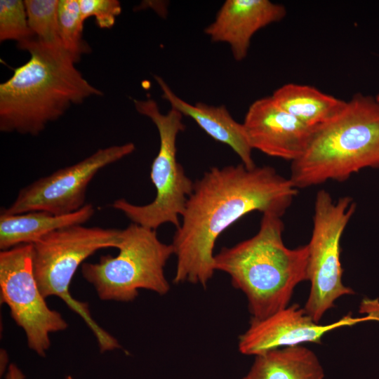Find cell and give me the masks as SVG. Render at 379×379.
I'll return each mask as SVG.
<instances>
[{
    "label": "cell",
    "instance_id": "obj_1",
    "mask_svg": "<svg viewBox=\"0 0 379 379\" xmlns=\"http://www.w3.org/2000/svg\"><path fill=\"white\" fill-rule=\"evenodd\" d=\"M298 193L289 178L270 166L210 168L194 182L173 237V282L206 288L215 272L213 251L219 236L252 212L282 217Z\"/></svg>",
    "mask_w": 379,
    "mask_h": 379
},
{
    "label": "cell",
    "instance_id": "obj_2",
    "mask_svg": "<svg viewBox=\"0 0 379 379\" xmlns=\"http://www.w3.org/2000/svg\"><path fill=\"white\" fill-rule=\"evenodd\" d=\"M29 60L0 84V131L38 135L72 105L102 92L91 85L60 46L36 37L18 44Z\"/></svg>",
    "mask_w": 379,
    "mask_h": 379
},
{
    "label": "cell",
    "instance_id": "obj_3",
    "mask_svg": "<svg viewBox=\"0 0 379 379\" xmlns=\"http://www.w3.org/2000/svg\"><path fill=\"white\" fill-rule=\"evenodd\" d=\"M281 216L265 213L258 232L214 256V268L242 291L251 319H262L288 306L295 288L307 281L308 248L286 246Z\"/></svg>",
    "mask_w": 379,
    "mask_h": 379
},
{
    "label": "cell",
    "instance_id": "obj_4",
    "mask_svg": "<svg viewBox=\"0 0 379 379\" xmlns=\"http://www.w3.org/2000/svg\"><path fill=\"white\" fill-rule=\"evenodd\" d=\"M379 166V102L355 95L334 118L317 127L304 153L291 162L297 189L342 182L367 167Z\"/></svg>",
    "mask_w": 379,
    "mask_h": 379
},
{
    "label": "cell",
    "instance_id": "obj_5",
    "mask_svg": "<svg viewBox=\"0 0 379 379\" xmlns=\"http://www.w3.org/2000/svg\"><path fill=\"white\" fill-rule=\"evenodd\" d=\"M121 230L83 225L54 231L32 244L33 267L45 298H60L77 314L94 334L100 352L121 348L116 338L93 319L86 302L71 295L69 286L77 269L100 249L118 248Z\"/></svg>",
    "mask_w": 379,
    "mask_h": 379
},
{
    "label": "cell",
    "instance_id": "obj_6",
    "mask_svg": "<svg viewBox=\"0 0 379 379\" xmlns=\"http://www.w3.org/2000/svg\"><path fill=\"white\" fill-rule=\"evenodd\" d=\"M117 255H102L97 262H84L83 277L102 300L131 302L140 289L160 295L170 290L165 266L172 255V244L161 241L155 230L131 222L121 232Z\"/></svg>",
    "mask_w": 379,
    "mask_h": 379
},
{
    "label": "cell",
    "instance_id": "obj_7",
    "mask_svg": "<svg viewBox=\"0 0 379 379\" xmlns=\"http://www.w3.org/2000/svg\"><path fill=\"white\" fill-rule=\"evenodd\" d=\"M133 100L136 111L151 119L159 135V151L150 171L156 196L145 205H135L124 199H118L111 207L122 212L131 222L145 227L156 230L161 225L170 223L177 229L194 188V182L176 157L177 138L185 128L183 115L173 108L162 113L152 98Z\"/></svg>",
    "mask_w": 379,
    "mask_h": 379
},
{
    "label": "cell",
    "instance_id": "obj_8",
    "mask_svg": "<svg viewBox=\"0 0 379 379\" xmlns=\"http://www.w3.org/2000/svg\"><path fill=\"white\" fill-rule=\"evenodd\" d=\"M356 208L347 196L334 200L331 194L319 190L314 204L313 226L308 248L307 281L310 291L303 307L317 323L335 307L341 296L354 294L343 283L340 241Z\"/></svg>",
    "mask_w": 379,
    "mask_h": 379
},
{
    "label": "cell",
    "instance_id": "obj_9",
    "mask_svg": "<svg viewBox=\"0 0 379 379\" xmlns=\"http://www.w3.org/2000/svg\"><path fill=\"white\" fill-rule=\"evenodd\" d=\"M1 302L25 333L28 347L45 357L50 335L68 324L60 312L51 309L37 284L33 267L32 244H21L0 252Z\"/></svg>",
    "mask_w": 379,
    "mask_h": 379
},
{
    "label": "cell",
    "instance_id": "obj_10",
    "mask_svg": "<svg viewBox=\"0 0 379 379\" xmlns=\"http://www.w3.org/2000/svg\"><path fill=\"white\" fill-rule=\"evenodd\" d=\"M135 149L133 142L97 149L79 162L41 177L20 190L13 202L1 210L4 214L44 211L55 215L69 214L85 205L90 182L103 168Z\"/></svg>",
    "mask_w": 379,
    "mask_h": 379
},
{
    "label": "cell",
    "instance_id": "obj_11",
    "mask_svg": "<svg viewBox=\"0 0 379 379\" xmlns=\"http://www.w3.org/2000/svg\"><path fill=\"white\" fill-rule=\"evenodd\" d=\"M376 321L371 314L354 317L351 313L328 324L315 322L298 304H293L262 319H251L249 327L239 337V351L256 356L270 350L305 343H320L332 330L360 322Z\"/></svg>",
    "mask_w": 379,
    "mask_h": 379
},
{
    "label": "cell",
    "instance_id": "obj_12",
    "mask_svg": "<svg viewBox=\"0 0 379 379\" xmlns=\"http://www.w3.org/2000/svg\"><path fill=\"white\" fill-rule=\"evenodd\" d=\"M242 124L253 150L291 162L304 153L316 128L283 109L271 96L253 102Z\"/></svg>",
    "mask_w": 379,
    "mask_h": 379
},
{
    "label": "cell",
    "instance_id": "obj_13",
    "mask_svg": "<svg viewBox=\"0 0 379 379\" xmlns=\"http://www.w3.org/2000/svg\"><path fill=\"white\" fill-rule=\"evenodd\" d=\"M286 15L283 5L269 0H227L204 32L212 41L228 44L234 60L241 61L253 35Z\"/></svg>",
    "mask_w": 379,
    "mask_h": 379
},
{
    "label": "cell",
    "instance_id": "obj_14",
    "mask_svg": "<svg viewBox=\"0 0 379 379\" xmlns=\"http://www.w3.org/2000/svg\"><path fill=\"white\" fill-rule=\"evenodd\" d=\"M154 79L162 91V98L171 108L192 119L215 140L228 145L248 168L255 166L242 124L237 122L224 105L213 106L203 102L189 103L178 96L159 76Z\"/></svg>",
    "mask_w": 379,
    "mask_h": 379
},
{
    "label": "cell",
    "instance_id": "obj_15",
    "mask_svg": "<svg viewBox=\"0 0 379 379\" xmlns=\"http://www.w3.org/2000/svg\"><path fill=\"white\" fill-rule=\"evenodd\" d=\"M94 213L95 208L91 204L64 215L44 211L13 215L1 213L0 248L4 251L21 244H33L58 230L84 224Z\"/></svg>",
    "mask_w": 379,
    "mask_h": 379
},
{
    "label": "cell",
    "instance_id": "obj_16",
    "mask_svg": "<svg viewBox=\"0 0 379 379\" xmlns=\"http://www.w3.org/2000/svg\"><path fill=\"white\" fill-rule=\"evenodd\" d=\"M324 368L311 350L300 345L267 351L255 356L241 379H324Z\"/></svg>",
    "mask_w": 379,
    "mask_h": 379
},
{
    "label": "cell",
    "instance_id": "obj_17",
    "mask_svg": "<svg viewBox=\"0 0 379 379\" xmlns=\"http://www.w3.org/2000/svg\"><path fill=\"white\" fill-rule=\"evenodd\" d=\"M271 97L283 109L312 128L334 118L347 102L315 87L291 83L277 88Z\"/></svg>",
    "mask_w": 379,
    "mask_h": 379
},
{
    "label": "cell",
    "instance_id": "obj_18",
    "mask_svg": "<svg viewBox=\"0 0 379 379\" xmlns=\"http://www.w3.org/2000/svg\"><path fill=\"white\" fill-rule=\"evenodd\" d=\"M84 22L79 0H59L58 25L60 42L75 62L91 51L83 38Z\"/></svg>",
    "mask_w": 379,
    "mask_h": 379
},
{
    "label": "cell",
    "instance_id": "obj_19",
    "mask_svg": "<svg viewBox=\"0 0 379 379\" xmlns=\"http://www.w3.org/2000/svg\"><path fill=\"white\" fill-rule=\"evenodd\" d=\"M58 2L59 0L24 1L29 27L34 36L46 44L62 47L58 35Z\"/></svg>",
    "mask_w": 379,
    "mask_h": 379
},
{
    "label": "cell",
    "instance_id": "obj_20",
    "mask_svg": "<svg viewBox=\"0 0 379 379\" xmlns=\"http://www.w3.org/2000/svg\"><path fill=\"white\" fill-rule=\"evenodd\" d=\"M27 20L24 1H0V41L14 40L18 44L34 38Z\"/></svg>",
    "mask_w": 379,
    "mask_h": 379
},
{
    "label": "cell",
    "instance_id": "obj_21",
    "mask_svg": "<svg viewBox=\"0 0 379 379\" xmlns=\"http://www.w3.org/2000/svg\"><path fill=\"white\" fill-rule=\"evenodd\" d=\"M79 3L84 21L93 16L102 29L113 27L121 13V3L117 0H79Z\"/></svg>",
    "mask_w": 379,
    "mask_h": 379
},
{
    "label": "cell",
    "instance_id": "obj_22",
    "mask_svg": "<svg viewBox=\"0 0 379 379\" xmlns=\"http://www.w3.org/2000/svg\"><path fill=\"white\" fill-rule=\"evenodd\" d=\"M364 312L368 314L372 315L375 318L376 321H379V302L375 300H366L362 302V307Z\"/></svg>",
    "mask_w": 379,
    "mask_h": 379
},
{
    "label": "cell",
    "instance_id": "obj_23",
    "mask_svg": "<svg viewBox=\"0 0 379 379\" xmlns=\"http://www.w3.org/2000/svg\"><path fill=\"white\" fill-rule=\"evenodd\" d=\"M6 379H25V375L16 364H11L8 368Z\"/></svg>",
    "mask_w": 379,
    "mask_h": 379
},
{
    "label": "cell",
    "instance_id": "obj_24",
    "mask_svg": "<svg viewBox=\"0 0 379 379\" xmlns=\"http://www.w3.org/2000/svg\"><path fill=\"white\" fill-rule=\"evenodd\" d=\"M65 379H72V376L68 375Z\"/></svg>",
    "mask_w": 379,
    "mask_h": 379
},
{
    "label": "cell",
    "instance_id": "obj_25",
    "mask_svg": "<svg viewBox=\"0 0 379 379\" xmlns=\"http://www.w3.org/2000/svg\"><path fill=\"white\" fill-rule=\"evenodd\" d=\"M375 99L379 102V94L377 95Z\"/></svg>",
    "mask_w": 379,
    "mask_h": 379
}]
</instances>
